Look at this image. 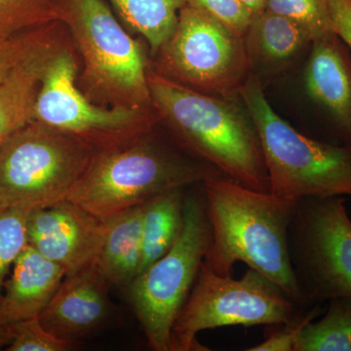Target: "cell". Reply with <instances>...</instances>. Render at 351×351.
<instances>
[{
	"mask_svg": "<svg viewBox=\"0 0 351 351\" xmlns=\"http://www.w3.org/2000/svg\"><path fill=\"white\" fill-rule=\"evenodd\" d=\"M186 4L206 14L240 38H243L254 17L242 0H186Z\"/></svg>",
	"mask_w": 351,
	"mask_h": 351,
	"instance_id": "obj_26",
	"label": "cell"
},
{
	"mask_svg": "<svg viewBox=\"0 0 351 351\" xmlns=\"http://www.w3.org/2000/svg\"><path fill=\"white\" fill-rule=\"evenodd\" d=\"M298 304L276 283L253 269L240 279L201 265L195 285L174 323L171 351L209 350L198 332L226 326H274L288 322Z\"/></svg>",
	"mask_w": 351,
	"mask_h": 351,
	"instance_id": "obj_8",
	"label": "cell"
},
{
	"mask_svg": "<svg viewBox=\"0 0 351 351\" xmlns=\"http://www.w3.org/2000/svg\"><path fill=\"white\" fill-rule=\"evenodd\" d=\"M225 177L211 164L159 142L152 131L130 144L95 154L69 201L106 219L176 189Z\"/></svg>",
	"mask_w": 351,
	"mask_h": 351,
	"instance_id": "obj_3",
	"label": "cell"
},
{
	"mask_svg": "<svg viewBox=\"0 0 351 351\" xmlns=\"http://www.w3.org/2000/svg\"><path fill=\"white\" fill-rule=\"evenodd\" d=\"M83 69L77 85L96 105L156 112L142 44L120 25L105 0H57Z\"/></svg>",
	"mask_w": 351,
	"mask_h": 351,
	"instance_id": "obj_4",
	"label": "cell"
},
{
	"mask_svg": "<svg viewBox=\"0 0 351 351\" xmlns=\"http://www.w3.org/2000/svg\"><path fill=\"white\" fill-rule=\"evenodd\" d=\"M149 91L158 122L182 149L247 188L269 191L256 127L237 98L200 93L158 75L149 66Z\"/></svg>",
	"mask_w": 351,
	"mask_h": 351,
	"instance_id": "obj_2",
	"label": "cell"
},
{
	"mask_svg": "<svg viewBox=\"0 0 351 351\" xmlns=\"http://www.w3.org/2000/svg\"><path fill=\"white\" fill-rule=\"evenodd\" d=\"M66 270L27 244L13 265L0 301V320L13 324L38 317L61 285Z\"/></svg>",
	"mask_w": 351,
	"mask_h": 351,
	"instance_id": "obj_16",
	"label": "cell"
},
{
	"mask_svg": "<svg viewBox=\"0 0 351 351\" xmlns=\"http://www.w3.org/2000/svg\"><path fill=\"white\" fill-rule=\"evenodd\" d=\"M265 9L301 25L313 41L335 32L328 0H267Z\"/></svg>",
	"mask_w": 351,
	"mask_h": 351,
	"instance_id": "obj_23",
	"label": "cell"
},
{
	"mask_svg": "<svg viewBox=\"0 0 351 351\" xmlns=\"http://www.w3.org/2000/svg\"><path fill=\"white\" fill-rule=\"evenodd\" d=\"M252 73H272L294 62L313 39L293 21L263 10L254 16L243 36Z\"/></svg>",
	"mask_w": 351,
	"mask_h": 351,
	"instance_id": "obj_17",
	"label": "cell"
},
{
	"mask_svg": "<svg viewBox=\"0 0 351 351\" xmlns=\"http://www.w3.org/2000/svg\"><path fill=\"white\" fill-rule=\"evenodd\" d=\"M32 210L0 209V301L5 276L27 245V223Z\"/></svg>",
	"mask_w": 351,
	"mask_h": 351,
	"instance_id": "obj_24",
	"label": "cell"
},
{
	"mask_svg": "<svg viewBox=\"0 0 351 351\" xmlns=\"http://www.w3.org/2000/svg\"><path fill=\"white\" fill-rule=\"evenodd\" d=\"M184 189H173L145 203L140 274L167 254L179 239L184 228Z\"/></svg>",
	"mask_w": 351,
	"mask_h": 351,
	"instance_id": "obj_19",
	"label": "cell"
},
{
	"mask_svg": "<svg viewBox=\"0 0 351 351\" xmlns=\"http://www.w3.org/2000/svg\"><path fill=\"white\" fill-rule=\"evenodd\" d=\"M108 284L97 263L68 274L39 320L58 338L75 341L85 336L107 318Z\"/></svg>",
	"mask_w": 351,
	"mask_h": 351,
	"instance_id": "obj_14",
	"label": "cell"
},
{
	"mask_svg": "<svg viewBox=\"0 0 351 351\" xmlns=\"http://www.w3.org/2000/svg\"><path fill=\"white\" fill-rule=\"evenodd\" d=\"M38 29L9 40L0 41V69L12 63L14 60L17 59L27 49Z\"/></svg>",
	"mask_w": 351,
	"mask_h": 351,
	"instance_id": "obj_29",
	"label": "cell"
},
{
	"mask_svg": "<svg viewBox=\"0 0 351 351\" xmlns=\"http://www.w3.org/2000/svg\"><path fill=\"white\" fill-rule=\"evenodd\" d=\"M184 228L167 254L141 272L128 286L134 313L152 350L171 351L173 326L191 294L210 243L204 193L184 197Z\"/></svg>",
	"mask_w": 351,
	"mask_h": 351,
	"instance_id": "obj_7",
	"label": "cell"
},
{
	"mask_svg": "<svg viewBox=\"0 0 351 351\" xmlns=\"http://www.w3.org/2000/svg\"><path fill=\"white\" fill-rule=\"evenodd\" d=\"M73 41L62 22L39 27L27 49L0 69V149L34 119L41 78L53 57Z\"/></svg>",
	"mask_w": 351,
	"mask_h": 351,
	"instance_id": "obj_13",
	"label": "cell"
},
{
	"mask_svg": "<svg viewBox=\"0 0 351 351\" xmlns=\"http://www.w3.org/2000/svg\"><path fill=\"white\" fill-rule=\"evenodd\" d=\"M334 31L351 50V0H328Z\"/></svg>",
	"mask_w": 351,
	"mask_h": 351,
	"instance_id": "obj_28",
	"label": "cell"
},
{
	"mask_svg": "<svg viewBox=\"0 0 351 351\" xmlns=\"http://www.w3.org/2000/svg\"><path fill=\"white\" fill-rule=\"evenodd\" d=\"M158 75L200 93L237 98L252 75L244 39L186 4L174 31L152 56Z\"/></svg>",
	"mask_w": 351,
	"mask_h": 351,
	"instance_id": "obj_9",
	"label": "cell"
},
{
	"mask_svg": "<svg viewBox=\"0 0 351 351\" xmlns=\"http://www.w3.org/2000/svg\"><path fill=\"white\" fill-rule=\"evenodd\" d=\"M322 304H315L311 308L295 313L292 319L283 324L276 325V329L258 345L248 348V351H294L295 341L302 328L325 313Z\"/></svg>",
	"mask_w": 351,
	"mask_h": 351,
	"instance_id": "obj_27",
	"label": "cell"
},
{
	"mask_svg": "<svg viewBox=\"0 0 351 351\" xmlns=\"http://www.w3.org/2000/svg\"><path fill=\"white\" fill-rule=\"evenodd\" d=\"M108 232V221L69 200L32 210L27 244L61 265L66 276L97 263Z\"/></svg>",
	"mask_w": 351,
	"mask_h": 351,
	"instance_id": "obj_12",
	"label": "cell"
},
{
	"mask_svg": "<svg viewBox=\"0 0 351 351\" xmlns=\"http://www.w3.org/2000/svg\"><path fill=\"white\" fill-rule=\"evenodd\" d=\"M239 98L258 132L269 191L281 197L351 195V147L309 138L277 114L252 73Z\"/></svg>",
	"mask_w": 351,
	"mask_h": 351,
	"instance_id": "obj_5",
	"label": "cell"
},
{
	"mask_svg": "<svg viewBox=\"0 0 351 351\" xmlns=\"http://www.w3.org/2000/svg\"><path fill=\"white\" fill-rule=\"evenodd\" d=\"M144 205L108 219V232L97 263L110 284L128 287L140 274Z\"/></svg>",
	"mask_w": 351,
	"mask_h": 351,
	"instance_id": "obj_18",
	"label": "cell"
},
{
	"mask_svg": "<svg viewBox=\"0 0 351 351\" xmlns=\"http://www.w3.org/2000/svg\"><path fill=\"white\" fill-rule=\"evenodd\" d=\"M11 341L10 324L0 320V350L4 346H8Z\"/></svg>",
	"mask_w": 351,
	"mask_h": 351,
	"instance_id": "obj_30",
	"label": "cell"
},
{
	"mask_svg": "<svg viewBox=\"0 0 351 351\" xmlns=\"http://www.w3.org/2000/svg\"><path fill=\"white\" fill-rule=\"evenodd\" d=\"M73 41L44 71L32 121L82 140L97 152L130 144L151 133L156 112L106 108L89 100L77 85L78 61Z\"/></svg>",
	"mask_w": 351,
	"mask_h": 351,
	"instance_id": "obj_10",
	"label": "cell"
},
{
	"mask_svg": "<svg viewBox=\"0 0 351 351\" xmlns=\"http://www.w3.org/2000/svg\"><path fill=\"white\" fill-rule=\"evenodd\" d=\"M97 152L31 121L0 149V209L46 208L68 199Z\"/></svg>",
	"mask_w": 351,
	"mask_h": 351,
	"instance_id": "obj_6",
	"label": "cell"
},
{
	"mask_svg": "<svg viewBox=\"0 0 351 351\" xmlns=\"http://www.w3.org/2000/svg\"><path fill=\"white\" fill-rule=\"evenodd\" d=\"M132 31L141 34L152 56L167 40L186 0H107Z\"/></svg>",
	"mask_w": 351,
	"mask_h": 351,
	"instance_id": "obj_20",
	"label": "cell"
},
{
	"mask_svg": "<svg viewBox=\"0 0 351 351\" xmlns=\"http://www.w3.org/2000/svg\"><path fill=\"white\" fill-rule=\"evenodd\" d=\"M329 302L322 319L302 328L294 351H351V297Z\"/></svg>",
	"mask_w": 351,
	"mask_h": 351,
	"instance_id": "obj_21",
	"label": "cell"
},
{
	"mask_svg": "<svg viewBox=\"0 0 351 351\" xmlns=\"http://www.w3.org/2000/svg\"><path fill=\"white\" fill-rule=\"evenodd\" d=\"M202 189L211 223L203 265L228 276L235 263H245L306 307L289 249V226L298 199L255 191L226 177L208 180Z\"/></svg>",
	"mask_w": 351,
	"mask_h": 351,
	"instance_id": "obj_1",
	"label": "cell"
},
{
	"mask_svg": "<svg viewBox=\"0 0 351 351\" xmlns=\"http://www.w3.org/2000/svg\"><path fill=\"white\" fill-rule=\"evenodd\" d=\"M242 1L248 6L254 16L265 10V3H267V0H242Z\"/></svg>",
	"mask_w": 351,
	"mask_h": 351,
	"instance_id": "obj_31",
	"label": "cell"
},
{
	"mask_svg": "<svg viewBox=\"0 0 351 351\" xmlns=\"http://www.w3.org/2000/svg\"><path fill=\"white\" fill-rule=\"evenodd\" d=\"M341 195L299 198L289 249L304 306L351 297V219Z\"/></svg>",
	"mask_w": 351,
	"mask_h": 351,
	"instance_id": "obj_11",
	"label": "cell"
},
{
	"mask_svg": "<svg viewBox=\"0 0 351 351\" xmlns=\"http://www.w3.org/2000/svg\"><path fill=\"white\" fill-rule=\"evenodd\" d=\"M10 327L8 351H66L77 345L76 341L58 338L47 331L38 317L13 323Z\"/></svg>",
	"mask_w": 351,
	"mask_h": 351,
	"instance_id": "obj_25",
	"label": "cell"
},
{
	"mask_svg": "<svg viewBox=\"0 0 351 351\" xmlns=\"http://www.w3.org/2000/svg\"><path fill=\"white\" fill-rule=\"evenodd\" d=\"M60 22L57 0H0V41Z\"/></svg>",
	"mask_w": 351,
	"mask_h": 351,
	"instance_id": "obj_22",
	"label": "cell"
},
{
	"mask_svg": "<svg viewBox=\"0 0 351 351\" xmlns=\"http://www.w3.org/2000/svg\"><path fill=\"white\" fill-rule=\"evenodd\" d=\"M304 84L309 97L331 117L337 145L351 147V59L336 32L311 44Z\"/></svg>",
	"mask_w": 351,
	"mask_h": 351,
	"instance_id": "obj_15",
	"label": "cell"
}]
</instances>
